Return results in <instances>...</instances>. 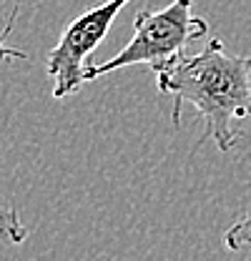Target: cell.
Returning a JSON list of instances; mask_svg holds the SVG:
<instances>
[{
  "label": "cell",
  "mask_w": 251,
  "mask_h": 261,
  "mask_svg": "<svg viewBox=\"0 0 251 261\" xmlns=\"http://www.w3.org/2000/svg\"><path fill=\"white\" fill-rule=\"evenodd\" d=\"M223 246L229 251H239L244 246H251V208L236 224L229 226V231L223 233Z\"/></svg>",
  "instance_id": "cell-5"
},
{
  "label": "cell",
  "mask_w": 251,
  "mask_h": 261,
  "mask_svg": "<svg viewBox=\"0 0 251 261\" xmlns=\"http://www.w3.org/2000/svg\"><path fill=\"white\" fill-rule=\"evenodd\" d=\"M191 8L193 0H173L163 10H141L133 20V38L128 40V45L116 58L88 65L83 73L86 83L128 65H156L179 53H186L191 40H198L209 33V23L193 15Z\"/></svg>",
  "instance_id": "cell-2"
},
{
  "label": "cell",
  "mask_w": 251,
  "mask_h": 261,
  "mask_svg": "<svg viewBox=\"0 0 251 261\" xmlns=\"http://www.w3.org/2000/svg\"><path fill=\"white\" fill-rule=\"evenodd\" d=\"M158 91L173 96L171 121L179 126L181 106L191 103L204 121L201 141L231 151L239 126L251 116V56H231L221 40H209L198 53H179L151 65Z\"/></svg>",
  "instance_id": "cell-1"
},
{
  "label": "cell",
  "mask_w": 251,
  "mask_h": 261,
  "mask_svg": "<svg viewBox=\"0 0 251 261\" xmlns=\"http://www.w3.org/2000/svg\"><path fill=\"white\" fill-rule=\"evenodd\" d=\"M13 58H20V61H26V58H28V53H23V50H15V48H8V45L0 40V61H13Z\"/></svg>",
  "instance_id": "cell-6"
},
{
  "label": "cell",
  "mask_w": 251,
  "mask_h": 261,
  "mask_svg": "<svg viewBox=\"0 0 251 261\" xmlns=\"http://www.w3.org/2000/svg\"><path fill=\"white\" fill-rule=\"evenodd\" d=\"M126 3L128 0H108L103 5H95L63 28L61 38L51 48L48 63H45L48 75L53 81V98L56 100H63V98L81 91V86L86 83L83 73L91 65L88 58L103 43V38L108 35L116 15L123 10Z\"/></svg>",
  "instance_id": "cell-3"
},
{
  "label": "cell",
  "mask_w": 251,
  "mask_h": 261,
  "mask_svg": "<svg viewBox=\"0 0 251 261\" xmlns=\"http://www.w3.org/2000/svg\"><path fill=\"white\" fill-rule=\"evenodd\" d=\"M28 239V228L23 226L20 214L15 208L0 206V244H23Z\"/></svg>",
  "instance_id": "cell-4"
}]
</instances>
